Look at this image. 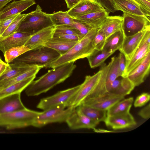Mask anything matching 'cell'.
Listing matches in <instances>:
<instances>
[{
  "mask_svg": "<svg viewBox=\"0 0 150 150\" xmlns=\"http://www.w3.org/2000/svg\"><path fill=\"white\" fill-rule=\"evenodd\" d=\"M125 36L122 28L106 38L102 50L109 52L114 53L121 47Z\"/></svg>",
  "mask_w": 150,
  "mask_h": 150,
  "instance_id": "484cf974",
  "label": "cell"
},
{
  "mask_svg": "<svg viewBox=\"0 0 150 150\" xmlns=\"http://www.w3.org/2000/svg\"><path fill=\"white\" fill-rule=\"evenodd\" d=\"M121 77L112 82L106 94L125 97L131 93L134 86L127 77Z\"/></svg>",
  "mask_w": 150,
  "mask_h": 150,
  "instance_id": "ffe728a7",
  "label": "cell"
},
{
  "mask_svg": "<svg viewBox=\"0 0 150 150\" xmlns=\"http://www.w3.org/2000/svg\"><path fill=\"white\" fill-rule=\"evenodd\" d=\"M150 26L131 36H125L122 45L119 50L125 55L126 61L129 60L139 47L146 30Z\"/></svg>",
  "mask_w": 150,
  "mask_h": 150,
  "instance_id": "9a60e30c",
  "label": "cell"
},
{
  "mask_svg": "<svg viewBox=\"0 0 150 150\" xmlns=\"http://www.w3.org/2000/svg\"><path fill=\"white\" fill-rule=\"evenodd\" d=\"M41 112L27 108L10 113L0 115V126L13 129L33 126Z\"/></svg>",
  "mask_w": 150,
  "mask_h": 150,
  "instance_id": "277c9868",
  "label": "cell"
},
{
  "mask_svg": "<svg viewBox=\"0 0 150 150\" xmlns=\"http://www.w3.org/2000/svg\"><path fill=\"white\" fill-rule=\"evenodd\" d=\"M78 42L53 36L44 46L56 50L62 56L67 52Z\"/></svg>",
  "mask_w": 150,
  "mask_h": 150,
  "instance_id": "d4e9b609",
  "label": "cell"
},
{
  "mask_svg": "<svg viewBox=\"0 0 150 150\" xmlns=\"http://www.w3.org/2000/svg\"><path fill=\"white\" fill-rule=\"evenodd\" d=\"M76 67L74 62H72L52 68L30 83L25 89L26 95L35 96L46 92L69 78Z\"/></svg>",
  "mask_w": 150,
  "mask_h": 150,
  "instance_id": "6da1fadb",
  "label": "cell"
},
{
  "mask_svg": "<svg viewBox=\"0 0 150 150\" xmlns=\"http://www.w3.org/2000/svg\"><path fill=\"white\" fill-rule=\"evenodd\" d=\"M9 64L2 60L0 61V76L9 67Z\"/></svg>",
  "mask_w": 150,
  "mask_h": 150,
  "instance_id": "7dc6e473",
  "label": "cell"
},
{
  "mask_svg": "<svg viewBox=\"0 0 150 150\" xmlns=\"http://www.w3.org/2000/svg\"><path fill=\"white\" fill-rule=\"evenodd\" d=\"M60 56L56 50L44 46L27 51L10 63L48 68Z\"/></svg>",
  "mask_w": 150,
  "mask_h": 150,
  "instance_id": "3957f363",
  "label": "cell"
},
{
  "mask_svg": "<svg viewBox=\"0 0 150 150\" xmlns=\"http://www.w3.org/2000/svg\"><path fill=\"white\" fill-rule=\"evenodd\" d=\"M75 108L61 105L43 110L37 117L33 126L39 128L50 123L66 122Z\"/></svg>",
  "mask_w": 150,
  "mask_h": 150,
  "instance_id": "8992f818",
  "label": "cell"
},
{
  "mask_svg": "<svg viewBox=\"0 0 150 150\" xmlns=\"http://www.w3.org/2000/svg\"><path fill=\"white\" fill-rule=\"evenodd\" d=\"M42 68L36 66L9 81L0 88V90L20 82L34 76H36Z\"/></svg>",
  "mask_w": 150,
  "mask_h": 150,
  "instance_id": "e575fe53",
  "label": "cell"
},
{
  "mask_svg": "<svg viewBox=\"0 0 150 150\" xmlns=\"http://www.w3.org/2000/svg\"><path fill=\"white\" fill-rule=\"evenodd\" d=\"M54 26L50 14L42 11L38 4L34 11L26 14L17 32L26 33L30 35L47 27Z\"/></svg>",
  "mask_w": 150,
  "mask_h": 150,
  "instance_id": "5b68a950",
  "label": "cell"
},
{
  "mask_svg": "<svg viewBox=\"0 0 150 150\" xmlns=\"http://www.w3.org/2000/svg\"><path fill=\"white\" fill-rule=\"evenodd\" d=\"M110 64L108 71L105 81L106 94L113 81L120 76L119 69V57H114L111 58Z\"/></svg>",
  "mask_w": 150,
  "mask_h": 150,
  "instance_id": "f546056e",
  "label": "cell"
},
{
  "mask_svg": "<svg viewBox=\"0 0 150 150\" xmlns=\"http://www.w3.org/2000/svg\"><path fill=\"white\" fill-rule=\"evenodd\" d=\"M110 13L105 9L91 13L75 18L88 24L93 28H99L100 26L109 16Z\"/></svg>",
  "mask_w": 150,
  "mask_h": 150,
  "instance_id": "7402d4cb",
  "label": "cell"
},
{
  "mask_svg": "<svg viewBox=\"0 0 150 150\" xmlns=\"http://www.w3.org/2000/svg\"><path fill=\"white\" fill-rule=\"evenodd\" d=\"M108 12L114 13L116 11L114 5L110 0H96Z\"/></svg>",
  "mask_w": 150,
  "mask_h": 150,
  "instance_id": "7bdbcfd3",
  "label": "cell"
},
{
  "mask_svg": "<svg viewBox=\"0 0 150 150\" xmlns=\"http://www.w3.org/2000/svg\"><path fill=\"white\" fill-rule=\"evenodd\" d=\"M111 1L114 5L116 11H120L131 14L147 17L139 6L128 1L111 0Z\"/></svg>",
  "mask_w": 150,
  "mask_h": 150,
  "instance_id": "83f0119b",
  "label": "cell"
},
{
  "mask_svg": "<svg viewBox=\"0 0 150 150\" xmlns=\"http://www.w3.org/2000/svg\"><path fill=\"white\" fill-rule=\"evenodd\" d=\"M99 28H93L70 50L53 62L48 68H54L67 63L87 57L96 50L92 44L93 39Z\"/></svg>",
  "mask_w": 150,
  "mask_h": 150,
  "instance_id": "7a4b0ae2",
  "label": "cell"
},
{
  "mask_svg": "<svg viewBox=\"0 0 150 150\" xmlns=\"http://www.w3.org/2000/svg\"><path fill=\"white\" fill-rule=\"evenodd\" d=\"M18 14L0 20V37L13 20L19 14Z\"/></svg>",
  "mask_w": 150,
  "mask_h": 150,
  "instance_id": "60d3db41",
  "label": "cell"
},
{
  "mask_svg": "<svg viewBox=\"0 0 150 150\" xmlns=\"http://www.w3.org/2000/svg\"><path fill=\"white\" fill-rule=\"evenodd\" d=\"M21 94H11L0 98V115L20 111L26 108L21 100Z\"/></svg>",
  "mask_w": 150,
  "mask_h": 150,
  "instance_id": "e0dca14e",
  "label": "cell"
},
{
  "mask_svg": "<svg viewBox=\"0 0 150 150\" xmlns=\"http://www.w3.org/2000/svg\"><path fill=\"white\" fill-rule=\"evenodd\" d=\"M138 115L145 119H148L150 117V104H149L142 109L139 112Z\"/></svg>",
  "mask_w": 150,
  "mask_h": 150,
  "instance_id": "bcb514c9",
  "label": "cell"
},
{
  "mask_svg": "<svg viewBox=\"0 0 150 150\" xmlns=\"http://www.w3.org/2000/svg\"><path fill=\"white\" fill-rule=\"evenodd\" d=\"M2 60L1 58H0V61Z\"/></svg>",
  "mask_w": 150,
  "mask_h": 150,
  "instance_id": "816d5d0a",
  "label": "cell"
},
{
  "mask_svg": "<svg viewBox=\"0 0 150 150\" xmlns=\"http://www.w3.org/2000/svg\"><path fill=\"white\" fill-rule=\"evenodd\" d=\"M122 16H108L99 28L103 32L107 38L110 35L122 28Z\"/></svg>",
  "mask_w": 150,
  "mask_h": 150,
  "instance_id": "cb8c5ba5",
  "label": "cell"
},
{
  "mask_svg": "<svg viewBox=\"0 0 150 150\" xmlns=\"http://www.w3.org/2000/svg\"><path fill=\"white\" fill-rule=\"evenodd\" d=\"M110 0L111 1V0ZM127 0L128 1L132 3H133L139 7V4L134 0Z\"/></svg>",
  "mask_w": 150,
  "mask_h": 150,
  "instance_id": "f907efd6",
  "label": "cell"
},
{
  "mask_svg": "<svg viewBox=\"0 0 150 150\" xmlns=\"http://www.w3.org/2000/svg\"><path fill=\"white\" fill-rule=\"evenodd\" d=\"M26 14H20L12 21L0 37V40L7 37L16 32Z\"/></svg>",
  "mask_w": 150,
  "mask_h": 150,
  "instance_id": "d590c367",
  "label": "cell"
},
{
  "mask_svg": "<svg viewBox=\"0 0 150 150\" xmlns=\"http://www.w3.org/2000/svg\"><path fill=\"white\" fill-rule=\"evenodd\" d=\"M54 33L65 34L74 35L78 36L81 39L77 31L69 25H65L55 26Z\"/></svg>",
  "mask_w": 150,
  "mask_h": 150,
  "instance_id": "f35d334b",
  "label": "cell"
},
{
  "mask_svg": "<svg viewBox=\"0 0 150 150\" xmlns=\"http://www.w3.org/2000/svg\"><path fill=\"white\" fill-rule=\"evenodd\" d=\"M114 52H110L103 50H96L87 58L90 67L94 68L102 65L105 60Z\"/></svg>",
  "mask_w": 150,
  "mask_h": 150,
  "instance_id": "1f68e13d",
  "label": "cell"
},
{
  "mask_svg": "<svg viewBox=\"0 0 150 150\" xmlns=\"http://www.w3.org/2000/svg\"><path fill=\"white\" fill-rule=\"evenodd\" d=\"M80 87V84L59 91L52 96L43 98L40 100L37 107L43 110L61 105L67 107L69 101Z\"/></svg>",
  "mask_w": 150,
  "mask_h": 150,
  "instance_id": "52a82bcc",
  "label": "cell"
},
{
  "mask_svg": "<svg viewBox=\"0 0 150 150\" xmlns=\"http://www.w3.org/2000/svg\"><path fill=\"white\" fill-rule=\"evenodd\" d=\"M106 38L103 30L100 28L93 39L92 44L97 50H102L105 44Z\"/></svg>",
  "mask_w": 150,
  "mask_h": 150,
  "instance_id": "74e56055",
  "label": "cell"
},
{
  "mask_svg": "<svg viewBox=\"0 0 150 150\" xmlns=\"http://www.w3.org/2000/svg\"><path fill=\"white\" fill-rule=\"evenodd\" d=\"M30 50L25 45L11 48L4 54L5 62L9 64L18 57Z\"/></svg>",
  "mask_w": 150,
  "mask_h": 150,
  "instance_id": "836d02e7",
  "label": "cell"
},
{
  "mask_svg": "<svg viewBox=\"0 0 150 150\" xmlns=\"http://www.w3.org/2000/svg\"><path fill=\"white\" fill-rule=\"evenodd\" d=\"M69 25L77 31L81 39L85 36L91 29L93 28L79 20L74 18L73 22Z\"/></svg>",
  "mask_w": 150,
  "mask_h": 150,
  "instance_id": "8d00e7d4",
  "label": "cell"
},
{
  "mask_svg": "<svg viewBox=\"0 0 150 150\" xmlns=\"http://www.w3.org/2000/svg\"><path fill=\"white\" fill-rule=\"evenodd\" d=\"M150 96L149 93H144L138 96L134 102L135 107H141L145 105L149 100Z\"/></svg>",
  "mask_w": 150,
  "mask_h": 150,
  "instance_id": "ab89813d",
  "label": "cell"
},
{
  "mask_svg": "<svg viewBox=\"0 0 150 150\" xmlns=\"http://www.w3.org/2000/svg\"><path fill=\"white\" fill-rule=\"evenodd\" d=\"M72 130L82 129H94L99 124L78 110L76 107L66 121Z\"/></svg>",
  "mask_w": 150,
  "mask_h": 150,
  "instance_id": "30bf717a",
  "label": "cell"
},
{
  "mask_svg": "<svg viewBox=\"0 0 150 150\" xmlns=\"http://www.w3.org/2000/svg\"><path fill=\"white\" fill-rule=\"evenodd\" d=\"M104 122L107 127L114 130L129 128L137 124L134 117L129 112L107 115Z\"/></svg>",
  "mask_w": 150,
  "mask_h": 150,
  "instance_id": "8fae6325",
  "label": "cell"
},
{
  "mask_svg": "<svg viewBox=\"0 0 150 150\" xmlns=\"http://www.w3.org/2000/svg\"><path fill=\"white\" fill-rule=\"evenodd\" d=\"M35 77L36 76H34L0 90V98L8 95L21 93L34 80Z\"/></svg>",
  "mask_w": 150,
  "mask_h": 150,
  "instance_id": "f1b7e54d",
  "label": "cell"
},
{
  "mask_svg": "<svg viewBox=\"0 0 150 150\" xmlns=\"http://www.w3.org/2000/svg\"><path fill=\"white\" fill-rule=\"evenodd\" d=\"M31 36L26 33L16 31L0 40V50L4 54L12 47L24 45Z\"/></svg>",
  "mask_w": 150,
  "mask_h": 150,
  "instance_id": "d6986e66",
  "label": "cell"
},
{
  "mask_svg": "<svg viewBox=\"0 0 150 150\" xmlns=\"http://www.w3.org/2000/svg\"><path fill=\"white\" fill-rule=\"evenodd\" d=\"M76 108L84 115L99 123L104 122L107 116V111L80 104Z\"/></svg>",
  "mask_w": 150,
  "mask_h": 150,
  "instance_id": "4316f807",
  "label": "cell"
},
{
  "mask_svg": "<svg viewBox=\"0 0 150 150\" xmlns=\"http://www.w3.org/2000/svg\"><path fill=\"white\" fill-rule=\"evenodd\" d=\"M124 98V96L105 94L93 98L86 99L80 104L107 111L115 103Z\"/></svg>",
  "mask_w": 150,
  "mask_h": 150,
  "instance_id": "4fadbf2b",
  "label": "cell"
},
{
  "mask_svg": "<svg viewBox=\"0 0 150 150\" xmlns=\"http://www.w3.org/2000/svg\"><path fill=\"white\" fill-rule=\"evenodd\" d=\"M139 5V7L147 17L150 16V0H134Z\"/></svg>",
  "mask_w": 150,
  "mask_h": 150,
  "instance_id": "b9f144b4",
  "label": "cell"
},
{
  "mask_svg": "<svg viewBox=\"0 0 150 150\" xmlns=\"http://www.w3.org/2000/svg\"><path fill=\"white\" fill-rule=\"evenodd\" d=\"M100 70L93 75H87L81 84L79 90L69 103L67 107H76L91 93L99 82L101 78L103 68L102 65Z\"/></svg>",
  "mask_w": 150,
  "mask_h": 150,
  "instance_id": "ba28073f",
  "label": "cell"
},
{
  "mask_svg": "<svg viewBox=\"0 0 150 150\" xmlns=\"http://www.w3.org/2000/svg\"><path fill=\"white\" fill-rule=\"evenodd\" d=\"M36 3L35 0L14 1L0 10V20L13 15L21 13Z\"/></svg>",
  "mask_w": 150,
  "mask_h": 150,
  "instance_id": "ac0fdd59",
  "label": "cell"
},
{
  "mask_svg": "<svg viewBox=\"0 0 150 150\" xmlns=\"http://www.w3.org/2000/svg\"><path fill=\"white\" fill-rule=\"evenodd\" d=\"M150 52L142 61L128 74L127 77L134 87L143 83L149 73Z\"/></svg>",
  "mask_w": 150,
  "mask_h": 150,
  "instance_id": "7c38bea8",
  "label": "cell"
},
{
  "mask_svg": "<svg viewBox=\"0 0 150 150\" xmlns=\"http://www.w3.org/2000/svg\"><path fill=\"white\" fill-rule=\"evenodd\" d=\"M16 0H0V10L12 1Z\"/></svg>",
  "mask_w": 150,
  "mask_h": 150,
  "instance_id": "681fc988",
  "label": "cell"
},
{
  "mask_svg": "<svg viewBox=\"0 0 150 150\" xmlns=\"http://www.w3.org/2000/svg\"><path fill=\"white\" fill-rule=\"evenodd\" d=\"M51 20L54 26L70 25L74 21V18L71 17L67 11H59L50 14Z\"/></svg>",
  "mask_w": 150,
  "mask_h": 150,
  "instance_id": "d6a6232c",
  "label": "cell"
},
{
  "mask_svg": "<svg viewBox=\"0 0 150 150\" xmlns=\"http://www.w3.org/2000/svg\"><path fill=\"white\" fill-rule=\"evenodd\" d=\"M123 13L122 28L125 36L134 35L150 26L149 17Z\"/></svg>",
  "mask_w": 150,
  "mask_h": 150,
  "instance_id": "9c48e42d",
  "label": "cell"
},
{
  "mask_svg": "<svg viewBox=\"0 0 150 150\" xmlns=\"http://www.w3.org/2000/svg\"><path fill=\"white\" fill-rule=\"evenodd\" d=\"M150 52V44L140 43L130 59L126 61L125 75L127 77L129 73L136 67Z\"/></svg>",
  "mask_w": 150,
  "mask_h": 150,
  "instance_id": "44dd1931",
  "label": "cell"
},
{
  "mask_svg": "<svg viewBox=\"0 0 150 150\" xmlns=\"http://www.w3.org/2000/svg\"><path fill=\"white\" fill-rule=\"evenodd\" d=\"M53 36L58 37L68 40L78 41L80 40L79 38L77 35L65 34L54 32Z\"/></svg>",
  "mask_w": 150,
  "mask_h": 150,
  "instance_id": "f6af8a7d",
  "label": "cell"
},
{
  "mask_svg": "<svg viewBox=\"0 0 150 150\" xmlns=\"http://www.w3.org/2000/svg\"><path fill=\"white\" fill-rule=\"evenodd\" d=\"M105 9L96 0H81L67 11L72 18L103 10Z\"/></svg>",
  "mask_w": 150,
  "mask_h": 150,
  "instance_id": "5bb4252c",
  "label": "cell"
},
{
  "mask_svg": "<svg viewBox=\"0 0 150 150\" xmlns=\"http://www.w3.org/2000/svg\"><path fill=\"white\" fill-rule=\"evenodd\" d=\"M9 67L0 76V88L6 83L36 66L9 63Z\"/></svg>",
  "mask_w": 150,
  "mask_h": 150,
  "instance_id": "603a6c76",
  "label": "cell"
},
{
  "mask_svg": "<svg viewBox=\"0 0 150 150\" xmlns=\"http://www.w3.org/2000/svg\"><path fill=\"white\" fill-rule=\"evenodd\" d=\"M81 0H65L67 8L70 9L74 7Z\"/></svg>",
  "mask_w": 150,
  "mask_h": 150,
  "instance_id": "c3c4849f",
  "label": "cell"
},
{
  "mask_svg": "<svg viewBox=\"0 0 150 150\" xmlns=\"http://www.w3.org/2000/svg\"><path fill=\"white\" fill-rule=\"evenodd\" d=\"M118 56L119 57V69L120 76L125 77H126L125 71L126 59L124 54L121 52H120Z\"/></svg>",
  "mask_w": 150,
  "mask_h": 150,
  "instance_id": "ee69618b",
  "label": "cell"
},
{
  "mask_svg": "<svg viewBox=\"0 0 150 150\" xmlns=\"http://www.w3.org/2000/svg\"><path fill=\"white\" fill-rule=\"evenodd\" d=\"M54 26L46 28L31 35L25 45L30 50L44 46L53 36Z\"/></svg>",
  "mask_w": 150,
  "mask_h": 150,
  "instance_id": "2e32d148",
  "label": "cell"
},
{
  "mask_svg": "<svg viewBox=\"0 0 150 150\" xmlns=\"http://www.w3.org/2000/svg\"><path fill=\"white\" fill-rule=\"evenodd\" d=\"M134 102L133 98L129 97L118 102L107 111V115H112L129 112Z\"/></svg>",
  "mask_w": 150,
  "mask_h": 150,
  "instance_id": "4dcf8cb0",
  "label": "cell"
}]
</instances>
